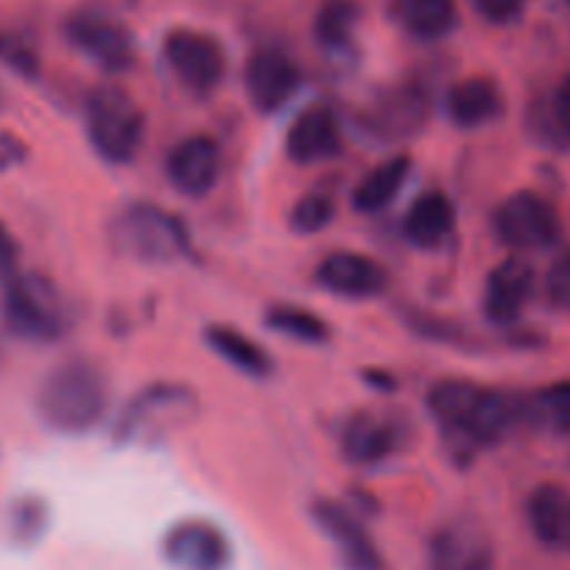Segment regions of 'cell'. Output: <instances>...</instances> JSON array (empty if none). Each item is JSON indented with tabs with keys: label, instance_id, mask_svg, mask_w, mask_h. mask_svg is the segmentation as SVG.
Here are the masks:
<instances>
[{
	"label": "cell",
	"instance_id": "1",
	"mask_svg": "<svg viewBox=\"0 0 570 570\" xmlns=\"http://www.w3.org/2000/svg\"><path fill=\"white\" fill-rule=\"evenodd\" d=\"M426 404L445 438L465 454L501 443L518 423L527 421V399L468 379L438 382L429 390Z\"/></svg>",
	"mask_w": 570,
	"mask_h": 570
},
{
	"label": "cell",
	"instance_id": "2",
	"mask_svg": "<svg viewBox=\"0 0 570 570\" xmlns=\"http://www.w3.org/2000/svg\"><path fill=\"white\" fill-rule=\"evenodd\" d=\"M109 410V379L92 360L72 356L45 376L37 393V412L59 434L92 432Z\"/></svg>",
	"mask_w": 570,
	"mask_h": 570
},
{
	"label": "cell",
	"instance_id": "3",
	"mask_svg": "<svg viewBox=\"0 0 570 570\" xmlns=\"http://www.w3.org/2000/svg\"><path fill=\"white\" fill-rule=\"evenodd\" d=\"M0 315L6 328L28 343H56L70 326L65 295L42 273H14L3 284Z\"/></svg>",
	"mask_w": 570,
	"mask_h": 570
},
{
	"label": "cell",
	"instance_id": "4",
	"mask_svg": "<svg viewBox=\"0 0 570 570\" xmlns=\"http://www.w3.org/2000/svg\"><path fill=\"white\" fill-rule=\"evenodd\" d=\"M111 239L131 259L145 265H173L193 256V239L181 217L154 204H128L111 226Z\"/></svg>",
	"mask_w": 570,
	"mask_h": 570
},
{
	"label": "cell",
	"instance_id": "5",
	"mask_svg": "<svg viewBox=\"0 0 570 570\" xmlns=\"http://www.w3.org/2000/svg\"><path fill=\"white\" fill-rule=\"evenodd\" d=\"M87 139L106 165H131L145 139V111L120 87L92 89L87 98Z\"/></svg>",
	"mask_w": 570,
	"mask_h": 570
},
{
	"label": "cell",
	"instance_id": "6",
	"mask_svg": "<svg viewBox=\"0 0 570 570\" xmlns=\"http://www.w3.org/2000/svg\"><path fill=\"white\" fill-rule=\"evenodd\" d=\"M198 410V395L184 384L156 382L139 390L115 423V440L122 445L154 443L176 432Z\"/></svg>",
	"mask_w": 570,
	"mask_h": 570
},
{
	"label": "cell",
	"instance_id": "7",
	"mask_svg": "<svg viewBox=\"0 0 570 570\" xmlns=\"http://www.w3.org/2000/svg\"><path fill=\"white\" fill-rule=\"evenodd\" d=\"M61 31L70 48H76L83 59L109 76H122L137 65V39L131 28L109 9H98V6L72 9L65 17Z\"/></svg>",
	"mask_w": 570,
	"mask_h": 570
},
{
	"label": "cell",
	"instance_id": "8",
	"mask_svg": "<svg viewBox=\"0 0 570 570\" xmlns=\"http://www.w3.org/2000/svg\"><path fill=\"white\" fill-rule=\"evenodd\" d=\"M161 56L173 76L187 92L206 98L226 78L228 56L220 39L209 31L189 26H176L161 39Z\"/></svg>",
	"mask_w": 570,
	"mask_h": 570
},
{
	"label": "cell",
	"instance_id": "9",
	"mask_svg": "<svg viewBox=\"0 0 570 570\" xmlns=\"http://www.w3.org/2000/svg\"><path fill=\"white\" fill-rule=\"evenodd\" d=\"M495 237L512 250H546L554 248L562 239L560 212L554 209L549 198L540 193L523 189L512 193L504 204L495 209L493 217Z\"/></svg>",
	"mask_w": 570,
	"mask_h": 570
},
{
	"label": "cell",
	"instance_id": "10",
	"mask_svg": "<svg viewBox=\"0 0 570 570\" xmlns=\"http://www.w3.org/2000/svg\"><path fill=\"white\" fill-rule=\"evenodd\" d=\"M245 92L259 115H276L298 95L304 83L301 65L276 45L256 48L245 61Z\"/></svg>",
	"mask_w": 570,
	"mask_h": 570
},
{
	"label": "cell",
	"instance_id": "11",
	"mask_svg": "<svg viewBox=\"0 0 570 570\" xmlns=\"http://www.w3.org/2000/svg\"><path fill=\"white\" fill-rule=\"evenodd\" d=\"M161 557L173 570H228L234 549L220 527L204 518H187L167 529Z\"/></svg>",
	"mask_w": 570,
	"mask_h": 570
},
{
	"label": "cell",
	"instance_id": "12",
	"mask_svg": "<svg viewBox=\"0 0 570 570\" xmlns=\"http://www.w3.org/2000/svg\"><path fill=\"white\" fill-rule=\"evenodd\" d=\"M312 518H315L317 529L334 543L345 570H387L382 549L348 507L332 499H321L312 504Z\"/></svg>",
	"mask_w": 570,
	"mask_h": 570
},
{
	"label": "cell",
	"instance_id": "13",
	"mask_svg": "<svg viewBox=\"0 0 570 570\" xmlns=\"http://www.w3.org/2000/svg\"><path fill=\"white\" fill-rule=\"evenodd\" d=\"M406 443L404 423L387 412H356L343 429V456L354 468H379L393 460Z\"/></svg>",
	"mask_w": 570,
	"mask_h": 570
},
{
	"label": "cell",
	"instance_id": "14",
	"mask_svg": "<svg viewBox=\"0 0 570 570\" xmlns=\"http://www.w3.org/2000/svg\"><path fill=\"white\" fill-rule=\"evenodd\" d=\"M223 154L209 134H193L167 154V178L187 198H206L220 181Z\"/></svg>",
	"mask_w": 570,
	"mask_h": 570
},
{
	"label": "cell",
	"instance_id": "15",
	"mask_svg": "<svg viewBox=\"0 0 570 570\" xmlns=\"http://www.w3.org/2000/svg\"><path fill=\"white\" fill-rule=\"evenodd\" d=\"M315 282L321 289L348 301L376 298L390 287V273L376 259L356 250H337L317 265Z\"/></svg>",
	"mask_w": 570,
	"mask_h": 570
},
{
	"label": "cell",
	"instance_id": "16",
	"mask_svg": "<svg viewBox=\"0 0 570 570\" xmlns=\"http://www.w3.org/2000/svg\"><path fill=\"white\" fill-rule=\"evenodd\" d=\"M534 287H538V278L529 262L518 256L499 262L484 282V317L493 326H512L527 312Z\"/></svg>",
	"mask_w": 570,
	"mask_h": 570
},
{
	"label": "cell",
	"instance_id": "17",
	"mask_svg": "<svg viewBox=\"0 0 570 570\" xmlns=\"http://www.w3.org/2000/svg\"><path fill=\"white\" fill-rule=\"evenodd\" d=\"M284 150L295 165H321V161L337 159L343 150V128H340L337 111L323 104L301 111L289 126Z\"/></svg>",
	"mask_w": 570,
	"mask_h": 570
},
{
	"label": "cell",
	"instance_id": "18",
	"mask_svg": "<svg viewBox=\"0 0 570 570\" xmlns=\"http://www.w3.org/2000/svg\"><path fill=\"white\" fill-rule=\"evenodd\" d=\"M445 115L462 131H476V128L490 126L504 115V92L499 81L488 76H471L451 83L445 92Z\"/></svg>",
	"mask_w": 570,
	"mask_h": 570
},
{
	"label": "cell",
	"instance_id": "19",
	"mask_svg": "<svg viewBox=\"0 0 570 570\" xmlns=\"http://www.w3.org/2000/svg\"><path fill=\"white\" fill-rule=\"evenodd\" d=\"M493 560L488 534L465 521L443 527L429 546L432 570H493Z\"/></svg>",
	"mask_w": 570,
	"mask_h": 570
},
{
	"label": "cell",
	"instance_id": "20",
	"mask_svg": "<svg viewBox=\"0 0 570 570\" xmlns=\"http://www.w3.org/2000/svg\"><path fill=\"white\" fill-rule=\"evenodd\" d=\"M456 228V206L443 189H426L406 209L401 232L412 248L438 250L451 239Z\"/></svg>",
	"mask_w": 570,
	"mask_h": 570
},
{
	"label": "cell",
	"instance_id": "21",
	"mask_svg": "<svg viewBox=\"0 0 570 570\" xmlns=\"http://www.w3.org/2000/svg\"><path fill=\"white\" fill-rule=\"evenodd\" d=\"M527 521L534 538L551 551L570 554V490L540 484L527 501Z\"/></svg>",
	"mask_w": 570,
	"mask_h": 570
},
{
	"label": "cell",
	"instance_id": "22",
	"mask_svg": "<svg viewBox=\"0 0 570 570\" xmlns=\"http://www.w3.org/2000/svg\"><path fill=\"white\" fill-rule=\"evenodd\" d=\"M393 20L417 42H440L460 26L456 0H393Z\"/></svg>",
	"mask_w": 570,
	"mask_h": 570
},
{
	"label": "cell",
	"instance_id": "23",
	"mask_svg": "<svg viewBox=\"0 0 570 570\" xmlns=\"http://www.w3.org/2000/svg\"><path fill=\"white\" fill-rule=\"evenodd\" d=\"M410 156H390L382 165H376L373 170L365 173V178H362L354 187V193H351V204H354V209L360 212V215H376V212H384L395 198H399L404 184L410 181Z\"/></svg>",
	"mask_w": 570,
	"mask_h": 570
},
{
	"label": "cell",
	"instance_id": "24",
	"mask_svg": "<svg viewBox=\"0 0 570 570\" xmlns=\"http://www.w3.org/2000/svg\"><path fill=\"white\" fill-rule=\"evenodd\" d=\"M206 345L220 356L223 362L234 367V371L245 373L250 379H267L273 373V360L256 340L243 334L234 326H223V323H212L204 334Z\"/></svg>",
	"mask_w": 570,
	"mask_h": 570
},
{
	"label": "cell",
	"instance_id": "25",
	"mask_svg": "<svg viewBox=\"0 0 570 570\" xmlns=\"http://www.w3.org/2000/svg\"><path fill=\"white\" fill-rule=\"evenodd\" d=\"M362 9L356 0H326L315 14V42L328 53H343L354 45Z\"/></svg>",
	"mask_w": 570,
	"mask_h": 570
},
{
	"label": "cell",
	"instance_id": "26",
	"mask_svg": "<svg viewBox=\"0 0 570 570\" xmlns=\"http://www.w3.org/2000/svg\"><path fill=\"white\" fill-rule=\"evenodd\" d=\"M423 117H426V98H423L417 89H395L390 98H384L379 104V109H373V122L376 128L373 134H382V137L395 139L406 137V134H415L423 126Z\"/></svg>",
	"mask_w": 570,
	"mask_h": 570
},
{
	"label": "cell",
	"instance_id": "27",
	"mask_svg": "<svg viewBox=\"0 0 570 570\" xmlns=\"http://www.w3.org/2000/svg\"><path fill=\"white\" fill-rule=\"evenodd\" d=\"M50 523V507L42 495H20L11 501L9 515H6V532L17 549H31L45 538Z\"/></svg>",
	"mask_w": 570,
	"mask_h": 570
},
{
	"label": "cell",
	"instance_id": "28",
	"mask_svg": "<svg viewBox=\"0 0 570 570\" xmlns=\"http://www.w3.org/2000/svg\"><path fill=\"white\" fill-rule=\"evenodd\" d=\"M265 326L271 328L273 334H282V337H289L295 340V343L306 345H321L332 337V328H328V323L323 321L321 315L293 304H282L267 309Z\"/></svg>",
	"mask_w": 570,
	"mask_h": 570
},
{
	"label": "cell",
	"instance_id": "29",
	"mask_svg": "<svg viewBox=\"0 0 570 570\" xmlns=\"http://www.w3.org/2000/svg\"><path fill=\"white\" fill-rule=\"evenodd\" d=\"M527 421L554 434H570V379L546 384L527 399Z\"/></svg>",
	"mask_w": 570,
	"mask_h": 570
},
{
	"label": "cell",
	"instance_id": "30",
	"mask_svg": "<svg viewBox=\"0 0 570 570\" xmlns=\"http://www.w3.org/2000/svg\"><path fill=\"white\" fill-rule=\"evenodd\" d=\"M334 215H337V204L332 195L306 193L289 209V226L295 234H321L332 226Z\"/></svg>",
	"mask_w": 570,
	"mask_h": 570
},
{
	"label": "cell",
	"instance_id": "31",
	"mask_svg": "<svg viewBox=\"0 0 570 570\" xmlns=\"http://www.w3.org/2000/svg\"><path fill=\"white\" fill-rule=\"evenodd\" d=\"M0 65L9 67L14 76L28 78V81H33L42 70L33 42L14 28H0Z\"/></svg>",
	"mask_w": 570,
	"mask_h": 570
},
{
	"label": "cell",
	"instance_id": "32",
	"mask_svg": "<svg viewBox=\"0 0 570 570\" xmlns=\"http://www.w3.org/2000/svg\"><path fill=\"white\" fill-rule=\"evenodd\" d=\"M546 298L562 315H570V248L562 250L546 273Z\"/></svg>",
	"mask_w": 570,
	"mask_h": 570
},
{
	"label": "cell",
	"instance_id": "33",
	"mask_svg": "<svg viewBox=\"0 0 570 570\" xmlns=\"http://www.w3.org/2000/svg\"><path fill=\"white\" fill-rule=\"evenodd\" d=\"M473 6L493 26H510L523 14L527 0H473Z\"/></svg>",
	"mask_w": 570,
	"mask_h": 570
},
{
	"label": "cell",
	"instance_id": "34",
	"mask_svg": "<svg viewBox=\"0 0 570 570\" xmlns=\"http://www.w3.org/2000/svg\"><path fill=\"white\" fill-rule=\"evenodd\" d=\"M551 120H554L557 131H560L562 142H570V76L562 78L551 98Z\"/></svg>",
	"mask_w": 570,
	"mask_h": 570
},
{
	"label": "cell",
	"instance_id": "35",
	"mask_svg": "<svg viewBox=\"0 0 570 570\" xmlns=\"http://www.w3.org/2000/svg\"><path fill=\"white\" fill-rule=\"evenodd\" d=\"M17 262H20V245H17L14 234L6 228V223L0 220V282H9L17 273Z\"/></svg>",
	"mask_w": 570,
	"mask_h": 570
},
{
	"label": "cell",
	"instance_id": "36",
	"mask_svg": "<svg viewBox=\"0 0 570 570\" xmlns=\"http://www.w3.org/2000/svg\"><path fill=\"white\" fill-rule=\"evenodd\" d=\"M26 156L28 148L20 137H14L9 131L0 134V173H9L14 167H20L26 161Z\"/></svg>",
	"mask_w": 570,
	"mask_h": 570
},
{
	"label": "cell",
	"instance_id": "37",
	"mask_svg": "<svg viewBox=\"0 0 570 570\" xmlns=\"http://www.w3.org/2000/svg\"><path fill=\"white\" fill-rule=\"evenodd\" d=\"M365 379L379 390H395V379L384 371H367Z\"/></svg>",
	"mask_w": 570,
	"mask_h": 570
},
{
	"label": "cell",
	"instance_id": "38",
	"mask_svg": "<svg viewBox=\"0 0 570 570\" xmlns=\"http://www.w3.org/2000/svg\"><path fill=\"white\" fill-rule=\"evenodd\" d=\"M3 104H6V92H3V87H0V111H3Z\"/></svg>",
	"mask_w": 570,
	"mask_h": 570
}]
</instances>
